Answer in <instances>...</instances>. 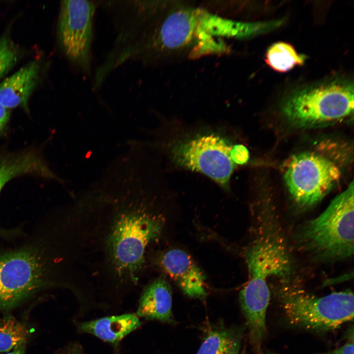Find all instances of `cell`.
Returning <instances> with one entry per match:
<instances>
[{
    "instance_id": "1",
    "label": "cell",
    "mask_w": 354,
    "mask_h": 354,
    "mask_svg": "<svg viewBox=\"0 0 354 354\" xmlns=\"http://www.w3.org/2000/svg\"><path fill=\"white\" fill-rule=\"evenodd\" d=\"M149 180L139 173L117 177L104 190L119 209L107 240L109 258L121 275L135 274L146 249L161 232L163 219L147 209L144 196Z\"/></svg>"
},
{
    "instance_id": "7",
    "label": "cell",
    "mask_w": 354,
    "mask_h": 354,
    "mask_svg": "<svg viewBox=\"0 0 354 354\" xmlns=\"http://www.w3.org/2000/svg\"><path fill=\"white\" fill-rule=\"evenodd\" d=\"M341 176L339 167L326 158L313 152L294 155L288 163L284 179L294 200L309 207L321 201Z\"/></svg>"
},
{
    "instance_id": "18",
    "label": "cell",
    "mask_w": 354,
    "mask_h": 354,
    "mask_svg": "<svg viewBox=\"0 0 354 354\" xmlns=\"http://www.w3.org/2000/svg\"><path fill=\"white\" fill-rule=\"evenodd\" d=\"M19 48L7 36L0 38V79L6 75L17 62Z\"/></svg>"
},
{
    "instance_id": "5",
    "label": "cell",
    "mask_w": 354,
    "mask_h": 354,
    "mask_svg": "<svg viewBox=\"0 0 354 354\" xmlns=\"http://www.w3.org/2000/svg\"><path fill=\"white\" fill-rule=\"evenodd\" d=\"M233 147L219 134L200 133L173 141L168 152L177 166L203 174L228 190L236 165L232 158Z\"/></svg>"
},
{
    "instance_id": "16",
    "label": "cell",
    "mask_w": 354,
    "mask_h": 354,
    "mask_svg": "<svg viewBox=\"0 0 354 354\" xmlns=\"http://www.w3.org/2000/svg\"><path fill=\"white\" fill-rule=\"evenodd\" d=\"M305 59V56L298 54L291 44L279 42L267 49L265 60L273 70L284 72L295 66L302 65Z\"/></svg>"
},
{
    "instance_id": "19",
    "label": "cell",
    "mask_w": 354,
    "mask_h": 354,
    "mask_svg": "<svg viewBox=\"0 0 354 354\" xmlns=\"http://www.w3.org/2000/svg\"><path fill=\"white\" fill-rule=\"evenodd\" d=\"M199 42L192 52V56L197 57L204 54L219 53L225 51L226 47L223 43L216 41L212 36L203 32L196 31Z\"/></svg>"
},
{
    "instance_id": "15",
    "label": "cell",
    "mask_w": 354,
    "mask_h": 354,
    "mask_svg": "<svg viewBox=\"0 0 354 354\" xmlns=\"http://www.w3.org/2000/svg\"><path fill=\"white\" fill-rule=\"evenodd\" d=\"M244 331L240 326L211 327L196 354H239Z\"/></svg>"
},
{
    "instance_id": "4",
    "label": "cell",
    "mask_w": 354,
    "mask_h": 354,
    "mask_svg": "<svg viewBox=\"0 0 354 354\" xmlns=\"http://www.w3.org/2000/svg\"><path fill=\"white\" fill-rule=\"evenodd\" d=\"M276 294L284 316L292 326L323 333L353 321L354 297L350 291L317 297L299 288L284 287Z\"/></svg>"
},
{
    "instance_id": "24",
    "label": "cell",
    "mask_w": 354,
    "mask_h": 354,
    "mask_svg": "<svg viewBox=\"0 0 354 354\" xmlns=\"http://www.w3.org/2000/svg\"><path fill=\"white\" fill-rule=\"evenodd\" d=\"M3 354H25V345L19 346L12 351Z\"/></svg>"
},
{
    "instance_id": "2",
    "label": "cell",
    "mask_w": 354,
    "mask_h": 354,
    "mask_svg": "<svg viewBox=\"0 0 354 354\" xmlns=\"http://www.w3.org/2000/svg\"><path fill=\"white\" fill-rule=\"evenodd\" d=\"M354 183L336 197L319 216L300 229L299 241L323 260H338L354 252Z\"/></svg>"
},
{
    "instance_id": "17",
    "label": "cell",
    "mask_w": 354,
    "mask_h": 354,
    "mask_svg": "<svg viewBox=\"0 0 354 354\" xmlns=\"http://www.w3.org/2000/svg\"><path fill=\"white\" fill-rule=\"evenodd\" d=\"M29 335L27 327L12 316L0 320V353L9 352L25 345Z\"/></svg>"
},
{
    "instance_id": "12",
    "label": "cell",
    "mask_w": 354,
    "mask_h": 354,
    "mask_svg": "<svg viewBox=\"0 0 354 354\" xmlns=\"http://www.w3.org/2000/svg\"><path fill=\"white\" fill-rule=\"evenodd\" d=\"M172 295L170 285L160 277L148 285L142 292L135 313L141 319L173 323Z\"/></svg>"
},
{
    "instance_id": "11",
    "label": "cell",
    "mask_w": 354,
    "mask_h": 354,
    "mask_svg": "<svg viewBox=\"0 0 354 354\" xmlns=\"http://www.w3.org/2000/svg\"><path fill=\"white\" fill-rule=\"evenodd\" d=\"M39 63L32 60L0 83V103L6 108H27L39 79Z\"/></svg>"
},
{
    "instance_id": "3",
    "label": "cell",
    "mask_w": 354,
    "mask_h": 354,
    "mask_svg": "<svg viewBox=\"0 0 354 354\" xmlns=\"http://www.w3.org/2000/svg\"><path fill=\"white\" fill-rule=\"evenodd\" d=\"M282 112L289 122L298 127L342 119L353 114V83L337 79L300 88L286 98Z\"/></svg>"
},
{
    "instance_id": "14",
    "label": "cell",
    "mask_w": 354,
    "mask_h": 354,
    "mask_svg": "<svg viewBox=\"0 0 354 354\" xmlns=\"http://www.w3.org/2000/svg\"><path fill=\"white\" fill-rule=\"evenodd\" d=\"M27 174H36L55 179L57 178L38 154L31 151L24 152L0 158V193L10 179Z\"/></svg>"
},
{
    "instance_id": "23",
    "label": "cell",
    "mask_w": 354,
    "mask_h": 354,
    "mask_svg": "<svg viewBox=\"0 0 354 354\" xmlns=\"http://www.w3.org/2000/svg\"><path fill=\"white\" fill-rule=\"evenodd\" d=\"M62 354H85L83 346L79 342H72L66 348Z\"/></svg>"
},
{
    "instance_id": "20",
    "label": "cell",
    "mask_w": 354,
    "mask_h": 354,
    "mask_svg": "<svg viewBox=\"0 0 354 354\" xmlns=\"http://www.w3.org/2000/svg\"><path fill=\"white\" fill-rule=\"evenodd\" d=\"M232 158L236 164L242 165L249 159V152L247 148L241 145L234 146Z\"/></svg>"
},
{
    "instance_id": "21",
    "label": "cell",
    "mask_w": 354,
    "mask_h": 354,
    "mask_svg": "<svg viewBox=\"0 0 354 354\" xmlns=\"http://www.w3.org/2000/svg\"><path fill=\"white\" fill-rule=\"evenodd\" d=\"M354 343L352 341L325 354H354Z\"/></svg>"
},
{
    "instance_id": "10",
    "label": "cell",
    "mask_w": 354,
    "mask_h": 354,
    "mask_svg": "<svg viewBox=\"0 0 354 354\" xmlns=\"http://www.w3.org/2000/svg\"><path fill=\"white\" fill-rule=\"evenodd\" d=\"M73 321L78 333L94 336L109 343L117 351L123 339L142 325L140 318L135 313Z\"/></svg>"
},
{
    "instance_id": "22",
    "label": "cell",
    "mask_w": 354,
    "mask_h": 354,
    "mask_svg": "<svg viewBox=\"0 0 354 354\" xmlns=\"http://www.w3.org/2000/svg\"><path fill=\"white\" fill-rule=\"evenodd\" d=\"M10 117L9 110L0 103V133L7 124Z\"/></svg>"
},
{
    "instance_id": "9",
    "label": "cell",
    "mask_w": 354,
    "mask_h": 354,
    "mask_svg": "<svg viewBox=\"0 0 354 354\" xmlns=\"http://www.w3.org/2000/svg\"><path fill=\"white\" fill-rule=\"evenodd\" d=\"M160 264L184 295L194 298H205V274L188 254L178 249L169 250L162 256Z\"/></svg>"
},
{
    "instance_id": "6",
    "label": "cell",
    "mask_w": 354,
    "mask_h": 354,
    "mask_svg": "<svg viewBox=\"0 0 354 354\" xmlns=\"http://www.w3.org/2000/svg\"><path fill=\"white\" fill-rule=\"evenodd\" d=\"M98 1L62 0L57 35L59 44L70 63L79 71L91 75V47L94 14Z\"/></svg>"
},
{
    "instance_id": "8",
    "label": "cell",
    "mask_w": 354,
    "mask_h": 354,
    "mask_svg": "<svg viewBox=\"0 0 354 354\" xmlns=\"http://www.w3.org/2000/svg\"><path fill=\"white\" fill-rule=\"evenodd\" d=\"M36 252L21 250L0 255V310L11 308L44 284V263Z\"/></svg>"
},
{
    "instance_id": "13",
    "label": "cell",
    "mask_w": 354,
    "mask_h": 354,
    "mask_svg": "<svg viewBox=\"0 0 354 354\" xmlns=\"http://www.w3.org/2000/svg\"><path fill=\"white\" fill-rule=\"evenodd\" d=\"M277 27L275 21L241 23L225 19L200 10L196 31L213 36L248 37L272 30Z\"/></svg>"
}]
</instances>
